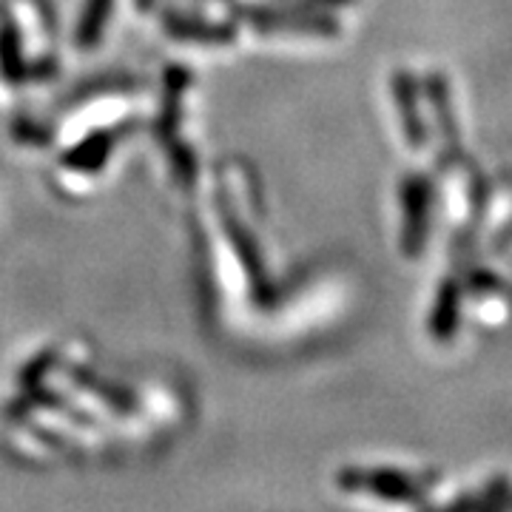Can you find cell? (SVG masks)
I'll list each match as a JSON object with an SVG mask.
<instances>
[{
    "instance_id": "cell-8",
    "label": "cell",
    "mask_w": 512,
    "mask_h": 512,
    "mask_svg": "<svg viewBox=\"0 0 512 512\" xmlns=\"http://www.w3.org/2000/svg\"><path fill=\"white\" fill-rule=\"evenodd\" d=\"M72 379L80 384V387H86L89 393H97V396L106 404H111V407H117V410H123V413L134 410V402H128L126 393H120L117 387H109V384H100L97 379H92L86 370H72Z\"/></svg>"
},
{
    "instance_id": "cell-4",
    "label": "cell",
    "mask_w": 512,
    "mask_h": 512,
    "mask_svg": "<svg viewBox=\"0 0 512 512\" xmlns=\"http://www.w3.org/2000/svg\"><path fill=\"white\" fill-rule=\"evenodd\" d=\"M239 15L254 20L259 29H305V32H319V35H333L339 26L328 18H296V15H279L271 9H242Z\"/></svg>"
},
{
    "instance_id": "cell-3",
    "label": "cell",
    "mask_w": 512,
    "mask_h": 512,
    "mask_svg": "<svg viewBox=\"0 0 512 512\" xmlns=\"http://www.w3.org/2000/svg\"><path fill=\"white\" fill-rule=\"evenodd\" d=\"M458 313H461V285L450 279V282L441 285L439 296H436V308H433V316H430V333L439 342H447V339L456 336Z\"/></svg>"
},
{
    "instance_id": "cell-5",
    "label": "cell",
    "mask_w": 512,
    "mask_h": 512,
    "mask_svg": "<svg viewBox=\"0 0 512 512\" xmlns=\"http://www.w3.org/2000/svg\"><path fill=\"white\" fill-rule=\"evenodd\" d=\"M163 23L174 37H188V40H200V43H231L234 40V29H228V26H211V23L180 18L171 12H165Z\"/></svg>"
},
{
    "instance_id": "cell-1",
    "label": "cell",
    "mask_w": 512,
    "mask_h": 512,
    "mask_svg": "<svg viewBox=\"0 0 512 512\" xmlns=\"http://www.w3.org/2000/svg\"><path fill=\"white\" fill-rule=\"evenodd\" d=\"M430 205H433V194H430L427 177H419V174L407 177L402 185L404 254H421V248L427 242V231H430Z\"/></svg>"
},
{
    "instance_id": "cell-6",
    "label": "cell",
    "mask_w": 512,
    "mask_h": 512,
    "mask_svg": "<svg viewBox=\"0 0 512 512\" xmlns=\"http://www.w3.org/2000/svg\"><path fill=\"white\" fill-rule=\"evenodd\" d=\"M396 100H399V111H402V123L404 134L413 146H421L424 143V126H421V114H419V100H416V83L413 77L407 74H396Z\"/></svg>"
},
{
    "instance_id": "cell-2",
    "label": "cell",
    "mask_w": 512,
    "mask_h": 512,
    "mask_svg": "<svg viewBox=\"0 0 512 512\" xmlns=\"http://www.w3.org/2000/svg\"><path fill=\"white\" fill-rule=\"evenodd\" d=\"M339 484L350 490V493H373L382 495L387 501H413L421 504V487L404 473H393V470H376V473H359L350 470L339 476Z\"/></svg>"
},
{
    "instance_id": "cell-7",
    "label": "cell",
    "mask_w": 512,
    "mask_h": 512,
    "mask_svg": "<svg viewBox=\"0 0 512 512\" xmlns=\"http://www.w3.org/2000/svg\"><path fill=\"white\" fill-rule=\"evenodd\" d=\"M109 3L111 0H89L86 15L80 20V29H77L80 46H94L100 40L103 23H106V15H109Z\"/></svg>"
}]
</instances>
